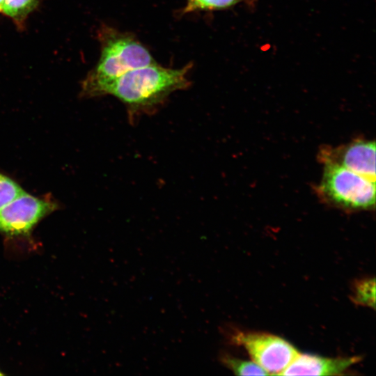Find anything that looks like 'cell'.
I'll list each match as a JSON object with an SVG mask.
<instances>
[{
	"mask_svg": "<svg viewBox=\"0 0 376 376\" xmlns=\"http://www.w3.org/2000/svg\"><path fill=\"white\" fill-rule=\"evenodd\" d=\"M191 67L188 64L171 69L154 63L136 68L107 84L99 96L111 95L118 98L133 123L141 115L153 113L173 92L187 88Z\"/></svg>",
	"mask_w": 376,
	"mask_h": 376,
	"instance_id": "1",
	"label": "cell"
},
{
	"mask_svg": "<svg viewBox=\"0 0 376 376\" xmlns=\"http://www.w3.org/2000/svg\"><path fill=\"white\" fill-rule=\"evenodd\" d=\"M39 0H4L2 13L16 25H24L28 15L36 8Z\"/></svg>",
	"mask_w": 376,
	"mask_h": 376,
	"instance_id": "8",
	"label": "cell"
},
{
	"mask_svg": "<svg viewBox=\"0 0 376 376\" xmlns=\"http://www.w3.org/2000/svg\"><path fill=\"white\" fill-rule=\"evenodd\" d=\"M99 37L101 55L83 81V96H99L103 86L127 71L156 63L149 51L131 34L103 26Z\"/></svg>",
	"mask_w": 376,
	"mask_h": 376,
	"instance_id": "2",
	"label": "cell"
},
{
	"mask_svg": "<svg viewBox=\"0 0 376 376\" xmlns=\"http://www.w3.org/2000/svg\"><path fill=\"white\" fill-rule=\"evenodd\" d=\"M4 0H0V13H2Z\"/></svg>",
	"mask_w": 376,
	"mask_h": 376,
	"instance_id": "13",
	"label": "cell"
},
{
	"mask_svg": "<svg viewBox=\"0 0 376 376\" xmlns=\"http://www.w3.org/2000/svg\"><path fill=\"white\" fill-rule=\"evenodd\" d=\"M352 299L355 304L375 309V279H364L356 282L354 285Z\"/></svg>",
	"mask_w": 376,
	"mask_h": 376,
	"instance_id": "10",
	"label": "cell"
},
{
	"mask_svg": "<svg viewBox=\"0 0 376 376\" xmlns=\"http://www.w3.org/2000/svg\"><path fill=\"white\" fill-rule=\"evenodd\" d=\"M182 13L196 10H210L226 8L235 4L239 0H186Z\"/></svg>",
	"mask_w": 376,
	"mask_h": 376,
	"instance_id": "12",
	"label": "cell"
},
{
	"mask_svg": "<svg viewBox=\"0 0 376 376\" xmlns=\"http://www.w3.org/2000/svg\"><path fill=\"white\" fill-rule=\"evenodd\" d=\"M4 374L0 370V375H3Z\"/></svg>",
	"mask_w": 376,
	"mask_h": 376,
	"instance_id": "14",
	"label": "cell"
},
{
	"mask_svg": "<svg viewBox=\"0 0 376 376\" xmlns=\"http://www.w3.org/2000/svg\"><path fill=\"white\" fill-rule=\"evenodd\" d=\"M57 209L52 199L25 191L0 209V233L8 237L29 235L42 219Z\"/></svg>",
	"mask_w": 376,
	"mask_h": 376,
	"instance_id": "5",
	"label": "cell"
},
{
	"mask_svg": "<svg viewBox=\"0 0 376 376\" xmlns=\"http://www.w3.org/2000/svg\"><path fill=\"white\" fill-rule=\"evenodd\" d=\"M24 192L16 181L0 173V209Z\"/></svg>",
	"mask_w": 376,
	"mask_h": 376,
	"instance_id": "11",
	"label": "cell"
},
{
	"mask_svg": "<svg viewBox=\"0 0 376 376\" xmlns=\"http://www.w3.org/2000/svg\"><path fill=\"white\" fill-rule=\"evenodd\" d=\"M220 361L237 375H268V373L253 361H245L228 354L220 356Z\"/></svg>",
	"mask_w": 376,
	"mask_h": 376,
	"instance_id": "9",
	"label": "cell"
},
{
	"mask_svg": "<svg viewBox=\"0 0 376 376\" xmlns=\"http://www.w3.org/2000/svg\"><path fill=\"white\" fill-rule=\"evenodd\" d=\"M359 359V357L327 358L299 353L280 375H339Z\"/></svg>",
	"mask_w": 376,
	"mask_h": 376,
	"instance_id": "7",
	"label": "cell"
},
{
	"mask_svg": "<svg viewBox=\"0 0 376 376\" xmlns=\"http://www.w3.org/2000/svg\"><path fill=\"white\" fill-rule=\"evenodd\" d=\"M325 203L346 212L370 210L375 206V180L333 164H324L315 188Z\"/></svg>",
	"mask_w": 376,
	"mask_h": 376,
	"instance_id": "3",
	"label": "cell"
},
{
	"mask_svg": "<svg viewBox=\"0 0 376 376\" xmlns=\"http://www.w3.org/2000/svg\"><path fill=\"white\" fill-rule=\"evenodd\" d=\"M230 338L269 375H280L299 353L289 342L269 333L235 331Z\"/></svg>",
	"mask_w": 376,
	"mask_h": 376,
	"instance_id": "4",
	"label": "cell"
},
{
	"mask_svg": "<svg viewBox=\"0 0 376 376\" xmlns=\"http://www.w3.org/2000/svg\"><path fill=\"white\" fill-rule=\"evenodd\" d=\"M318 159L322 164L341 166L375 180V142L354 139L336 147L321 148Z\"/></svg>",
	"mask_w": 376,
	"mask_h": 376,
	"instance_id": "6",
	"label": "cell"
}]
</instances>
